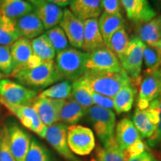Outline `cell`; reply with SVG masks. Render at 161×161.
<instances>
[{
  "label": "cell",
  "mask_w": 161,
  "mask_h": 161,
  "mask_svg": "<svg viewBox=\"0 0 161 161\" xmlns=\"http://www.w3.org/2000/svg\"><path fill=\"white\" fill-rule=\"evenodd\" d=\"M81 78L92 91L110 98H114L123 86L133 84L124 69L116 72L86 71Z\"/></svg>",
  "instance_id": "obj_1"
},
{
  "label": "cell",
  "mask_w": 161,
  "mask_h": 161,
  "mask_svg": "<svg viewBox=\"0 0 161 161\" xmlns=\"http://www.w3.org/2000/svg\"><path fill=\"white\" fill-rule=\"evenodd\" d=\"M18 83L27 87L46 88L64 79L54 60L43 62L35 67L17 72L11 75Z\"/></svg>",
  "instance_id": "obj_2"
},
{
  "label": "cell",
  "mask_w": 161,
  "mask_h": 161,
  "mask_svg": "<svg viewBox=\"0 0 161 161\" xmlns=\"http://www.w3.org/2000/svg\"><path fill=\"white\" fill-rule=\"evenodd\" d=\"M88 55L89 53L69 47L57 54L56 66L64 78L75 81L85 74Z\"/></svg>",
  "instance_id": "obj_3"
},
{
  "label": "cell",
  "mask_w": 161,
  "mask_h": 161,
  "mask_svg": "<svg viewBox=\"0 0 161 161\" xmlns=\"http://www.w3.org/2000/svg\"><path fill=\"white\" fill-rule=\"evenodd\" d=\"M85 115L103 146L115 140L116 115L112 110L93 105L86 110Z\"/></svg>",
  "instance_id": "obj_4"
},
{
  "label": "cell",
  "mask_w": 161,
  "mask_h": 161,
  "mask_svg": "<svg viewBox=\"0 0 161 161\" xmlns=\"http://www.w3.org/2000/svg\"><path fill=\"white\" fill-rule=\"evenodd\" d=\"M37 96V92L14 80H0V101L15 105H29Z\"/></svg>",
  "instance_id": "obj_5"
},
{
  "label": "cell",
  "mask_w": 161,
  "mask_h": 161,
  "mask_svg": "<svg viewBox=\"0 0 161 161\" xmlns=\"http://www.w3.org/2000/svg\"><path fill=\"white\" fill-rule=\"evenodd\" d=\"M144 47L145 43L140 38L137 37L130 38L125 55L121 62V65L128 74V77L133 83L136 82L137 86L141 79Z\"/></svg>",
  "instance_id": "obj_6"
},
{
  "label": "cell",
  "mask_w": 161,
  "mask_h": 161,
  "mask_svg": "<svg viewBox=\"0 0 161 161\" xmlns=\"http://www.w3.org/2000/svg\"><path fill=\"white\" fill-rule=\"evenodd\" d=\"M67 142L72 152L79 156L88 155L96 146L95 136L92 130L80 125L69 126Z\"/></svg>",
  "instance_id": "obj_7"
},
{
  "label": "cell",
  "mask_w": 161,
  "mask_h": 161,
  "mask_svg": "<svg viewBox=\"0 0 161 161\" xmlns=\"http://www.w3.org/2000/svg\"><path fill=\"white\" fill-rule=\"evenodd\" d=\"M139 95L136 108L144 110L153 101L161 96V67L141 76L139 82Z\"/></svg>",
  "instance_id": "obj_8"
},
{
  "label": "cell",
  "mask_w": 161,
  "mask_h": 161,
  "mask_svg": "<svg viewBox=\"0 0 161 161\" xmlns=\"http://www.w3.org/2000/svg\"><path fill=\"white\" fill-rule=\"evenodd\" d=\"M11 52L14 64V69L11 75L23 70L31 69L43 63L34 53L31 40L25 37L19 38L12 44Z\"/></svg>",
  "instance_id": "obj_9"
},
{
  "label": "cell",
  "mask_w": 161,
  "mask_h": 161,
  "mask_svg": "<svg viewBox=\"0 0 161 161\" xmlns=\"http://www.w3.org/2000/svg\"><path fill=\"white\" fill-rule=\"evenodd\" d=\"M86 69L90 72H116L124 69L115 55L104 46L89 53Z\"/></svg>",
  "instance_id": "obj_10"
},
{
  "label": "cell",
  "mask_w": 161,
  "mask_h": 161,
  "mask_svg": "<svg viewBox=\"0 0 161 161\" xmlns=\"http://www.w3.org/2000/svg\"><path fill=\"white\" fill-rule=\"evenodd\" d=\"M68 127L66 125L58 122L48 126L45 139L54 150L66 161H80L70 150L67 142Z\"/></svg>",
  "instance_id": "obj_11"
},
{
  "label": "cell",
  "mask_w": 161,
  "mask_h": 161,
  "mask_svg": "<svg viewBox=\"0 0 161 161\" xmlns=\"http://www.w3.org/2000/svg\"><path fill=\"white\" fill-rule=\"evenodd\" d=\"M0 103L5 106L16 117H17L24 127L31 130L40 137L45 139L47 127L42 122L37 114L31 106L15 105L6 103L3 101H0Z\"/></svg>",
  "instance_id": "obj_12"
},
{
  "label": "cell",
  "mask_w": 161,
  "mask_h": 161,
  "mask_svg": "<svg viewBox=\"0 0 161 161\" xmlns=\"http://www.w3.org/2000/svg\"><path fill=\"white\" fill-rule=\"evenodd\" d=\"M158 98L153 101L146 109L136 108L134 112L133 123L142 138H150L155 132L159 122Z\"/></svg>",
  "instance_id": "obj_13"
},
{
  "label": "cell",
  "mask_w": 161,
  "mask_h": 161,
  "mask_svg": "<svg viewBox=\"0 0 161 161\" xmlns=\"http://www.w3.org/2000/svg\"><path fill=\"white\" fill-rule=\"evenodd\" d=\"M10 149L16 161H25L31 145V136L15 123L5 125Z\"/></svg>",
  "instance_id": "obj_14"
},
{
  "label": "cell",
  "mask_w": 161,
  "mask_h": 161,
  "mask_svg": "<svg viewBox=\"0 0 161 161\" xmlns=\"http://www.w3.org/2000/svg\"><path fill=\"white\" fill-rule=\"evenodd\" d=\"M59 26L63 29L70 45L75 49H81L84 32V22L76 17L69 9L66 8L64 10L63 17Z\"/></svg>",
  "instance_id": "obj_15"
},
{
  "label": "cell",
  "mask_w": 161,
  "mask_h": 161,
  "mask_svg": "<svg viewBox=\"0 0 161 161\" xmlns=\"http://www.w3.org/2000/svg\"><path fill=\"white\" fill-rule=\"evenodd\" d=\"M64 100L52 99L37 96L31 107L46 127L59 122V113Z\"/></svg>",
  "instance_id": "obj_16"
},
{
  "label": "cell",
  "mask_w": 161,
  "mask_h": 161,
  "mask_svg": "<svg viewBox=\"0 0 161 161\" xmlns=\"http://www.w3.org/2000/svg\"><path fill=\"white\" fill-rule=\"evenodd\" d=\"M34 12L40 19L45 30H49L60 23L63 17L64 10L54 3L43 0H32Z\"/></svg>",
  "instance_id": "obj_17"
},
{
  "label": "cell",
  "mask_w": 161,
  "mask_h": 161,
  "mask_svg": "<svg viewBox=\"0 0 161 161\" xmlns=\"http://www.w3.org/2000/svg\"><path fill=\"white\" fill-rule=\"evenodd\" d=\"M128 19L136 23L150 21L157 16L148 0H120Z\"/></svg>",
  "instance_id": "obj_18"
},
{
  "label": "cell",
  "mask_w": 161,
  "mask_h": 161,
  "mask_svg": "<svg viewBox=\"0 0 161 161\" xmlns=\"http://www.w3.org/2000/svg\"><path fill=\"white\" fill-rule=\"evenodd\" d=\"M115 140L119 148L124 152L133 144L142 140V137L132 121L128 118H124L119 121L116 125Z\"/></svg>",
  "instance_id": "obj_19"
},
{
  "label": "cell",
  "mask_w": 161,
  "mask_h": 161,
  "mask_svg": "<svg viewBox=\"0 0 161 161\" xmlns=\"http://www.w3.org/2000/svg\"><path fill=\"white\" fill-rule=\"evenodd\" d=\"M69 10L83 22L97 19L103 12L102 0H71Z\"/></svg>",
  "instance_id": "obj_20"
},
{
  "label": "cell",
  "mask_w": 161,
  "mask_h": 161,
  "mask_svg": "<svg viewBox=\"0 0 161 161\" xmlns=\"http://www.w3.org/2000/svg\"><path fill=\"white\" fill-rule=\"evenodd\" d=\"M16 25L21 37L33 40L43 35L45 31L43 23L34 11L15 20Z\"/></svg>",
  "instance_id": "obj_21"
},
{
  "label": "cell",
  "mask_w": 161,
  "mask_h": 161,
  "mask_svg": "<svg viewBox=\"0 0 161 161\" xmlns=\"http://www.w3.org/2000/svg\"><path fill=\"white\" fill-rule=\"evenodd\" d=\"M84 32L81 49L86 53L106 46L98 28L97 19H90L84 21Z\"/></svg>",
  "instance_id": "obj_22"
},
{
  "label": "cell",
  "mask_w": 161,
  "mask_h": 161,
  "mask_svg": "<svg viewBox=\"0 0 161 161\" xmlns=\"http://www.w3.org/2000/svg\"><path fill=\"white\" fill-rule=\"evenodd\" d=\"M137 35L146 45L154 46L161 39V16H156L150 21L139 23Z\"/></svg>",
  "instance_id": "obj_23"
},
{
  "label": "cell",
  "mask_w": 161,
  "mask_h": 161,
  "mask_svg": "<svg viewBox=\"0 0 161 161\" xmlns=\"http://www.w3.org/2000/svg\"><path fill=\"white\" fill-rule=\"evenodd\" d=\"M34 11L27 0H0V14L16 20Z\"/></svg>",
  "instance_id": "obj_24"
},
{
  "label": "cell",
  "mask_w": 161,
  "mask_h": 161,
  "mask_svg": "<svg viewBox=\"0 0 161 161\" xmlns=\"http://www.w3.org/2000/svg\"><path fill=\"white\" fill-rule=\"evenodd\" d=\"M98 28L106 46L110 38L121 28L125 27V20L122 14H110L102 12L98 20Z\"/></svg>",
  "instance_id": "obj_25"
},
{
  "label": "cell",
  "mask_w": 161,
  "mask_h": 161,
  "mask_svg": "<svg viewBox=\"0 0 161 161\" xmlns=\"http://www.w3.org/2000/svg\"><path fill=\"white\" fill-rule=\"evenodd\" d=\"M85 113L86 109L74 100H64L59 113V122L66 125H76L85 116Z\"/></svg>",
  "instance_id": "obj_26"
},
{
  "label": "cell",
  "mask_w": 161,
  "mask_h": 161,
  "mask_svg": "<svg viewBox=\"0 0 161 161\" xmlns=\"http://www.w3.org/2000/svg\"><path fill=\"white\" fill-rule=\"evenodd\" d=\"M135 96L136 90L133 84L123 86L113 98L114 109L118 114L129 112L133 107Z\"/></svg>",
  "instance_id": "obj_27"
},
{
  "label": "cell",
  "mask_w": 161,
  "mask_h": 161,
  "mask_svg": "<svg viewBox=\"0 0 161 161\" xmlns=\"http://www.w3.org/2000/svg\"><path fill=\"white\" fill-rule=\"evenodd\" d=\"M129 42L130 40L125 28L122 27L111 36L107 47L115 55L121 63L125 55Z\"/></svg>",
  "instance_id": "obj_28"
},
{
  "label": "cell",
  "mask_w": 161,
  "mask_h": 161,
  "mask_svg": "<svg viewBox=\"0 0 161 161\" xmlns=\"http://www.w3.org/2000/svg\"><path fill=\"white\" fill-rule=\"evenodd\" d=\"M70 98L79 104L86 110L94 105L92 98V90L81 78L72 82Z\"/></svg>",
  "instance_id": "obj_29"
},
{
  "label": "cell",
  "mask_w": 161,
  "mask_h": 161,
  "mask_svg": "<svg viewBox=\"0 0 161 161\" xmlns=\"http://www.w3.org/2000/svg\"><path fill=\"white\" fill-rule=\"evenodd\" d=\"M31 43L34 53L41 62H49L55 59V50L44 34L31 40Z\"/></svg>",
  "instance_id": "obj_30"
},
{
  "label": "cell",
  "mask_w": 161,
  "mask_h": 161,
  "mask_svg": "<svg viewBox=\"0 0 161 161\" xmlns=\"http://www.w3.org/2000/svg\"><path fill=\"white\" fill-rule=\"evenodd\" d=\"M20 37L15 20L0 14V45L11 46Z\"/></svg>",
  "instance_id": "obj_31"
},
{
  "label": "cell",
  "mask_w": 161,
  "mask_h": 161,
  "mask_svg": "<svg viewBox=\"0 0 161 161\" xmlns=\"http://www.w3.org/2000/svg\"><path fill=\"white\" fill-rule=\"evenodd\" d=\"M25 161H60L51 150L45 145L36 140L31 139L29 151Z\"/></svg>",
  "instance_id": "obj_32"
},
{
  "label": "cell",
  "mask_w": 161,
  "mask_h": 161,
  "mask_svg": "<svg viewBox=\"0 0 161 161\" xmlns=\"http://www.w3.org/2000/svg\"><path fill=\"white\" fill-rule=\"evenodd\" d=\"M72 92V81L65 80L50 86L43 90L38 96L57 100H66L70 98Z\"/></svg>",
  "instance_id": "obj_33"
},
{
  "label": "cell",
  "mask_w": 161,
  "mask_h": 161,
  "mask_svg": "<svg viewBox=\"0 0 161 161\" xmlns=\"http://www.w3.org/2000/svg\"><path fill=\"white\" fill-rule=\"evenodd\" d=\"M94 161H125L122 151L119 148L116 140H113L103 148H99L96 153Z\"/></svg>",
  "instance_id": "obj_34"
},
{
  "label": "cell",
  "mask_w": 161,
  "mask_h": 161,
  "mask_svg": "<svg viewBox=\"0 0 161 161\" xmlns=\"http://www.w3.org/2000/svg\"><path fill=\"white\" fill-rule=\"evenodd\" d=\"M55 50L56 54L60 53L69 48V42L67 37L59 25H56L49 30H46L44 34Z\"/></svg>",
  "instance_id": "obj_35"
},
{
  "label": "cell",
  "mask_w": 161,
  "mask_h": 161,
  "mask_svg": "<svg viewBox=\"0 0 161 161\" xmlns=\"http://www.w3.org/2000/svg\"><path fill=\"white\" fill-rule=\"evenodd\" d=\"M143 62L146 66L145 73H150L161 67V56L155 46L145 44Z\"/></svg>",
  "instance_id": "obj_36"
},
{
  "label": "cell",
  "mask_w": 161,
  "mask_h": 161,
  "mask_svg": "<svg viewBox=\"0 0 161 161\" xmlns=\"http://www.w3.org/2000/svg\"><path fill=\"white\" fill-rule=\"evenodd\" d=\"M14 69L11 46L0 45V72L3 75L11 76Z\"/></svg>",
  "instance_id": "obj_37"
},
{
  "label": "cell",
  "mask_w": 161,
  "mask_h": 161,
  "mask_svg": "<svg viewBox=\"0 0 161 161\" xmlns=\"http://www.w3.org/2000/svg\"><path fill=\"white\" fill-rule=\"evenodd\" d=\"M0 161H16L10 149L5 125L0 128Z\"/></svg>",
  "instance_id": "obj_38"
},
{
  "label": "cell",
  "mask_w": 161,
  "mask_h": 161,
  "mask_svg": "<svg viewBox=\"0 0 161 161\" xmlns=\"http://www.w3.org/2000/svg\"><path fill=\"white\" fill-rule=\"evenodd\" d=\"M159 122L155 132L150 138L147 139V144L148 146L155 149L161 150V96L158 97Z\"/></svg>",
  "instance_id": "obj_39"
},
{
  "label": "cell",
  "mask_w": 161,
  "mask_h": 161,
  "mask_svg": "<svg viewBox=\"0 0 161 161\" xmlns=\"http://www.w3.org/2000/svg\"><path fill=\"white\" fill-rule=\"evenodd\" d=\"M92 98L94 105L104 108V109L112 110L114 108V99L113 98L101 95L99 93L93 92L92 90Z\"/></svg>",
  "instance_id": "obj_40"
},
{
  "label": "cell",
  "mask_w": 161,
  "mask_h": 161,
  "mask_svg": "<svg viewBox=\"0 0 161 161\" xmlns=\"http://www.w3.org/2000/svg\"><path fill=\"white\" fill-rule=\"evenodd\" d=\"M104 12L110 14H122V5L120 0H102Z\"/></svg>",
  "instance_id": "obj_41"
},
{
  "label": "cell",
  "mask_w": 161,
  "mask_h": 161,
  "mask_svg": "<svg viewBox=\"0 0 161 161\" xmlns=\"http://www.w3.org/2000/svg\"><path fill=\"white\" fill-rule=\"evenodd\" d=\"M147 149L146 148V144L143 141L140 140L138 142H136V143L133 144L131 146H130L128 149L124 151L123 154L125 157V160L128 159L129 158H131V157L136 156L138 154H140L141 153L145 152Z\"/></svg>",
  "instance_id": "obj_42"
},
{
  "label": "cell",
  "mask_w": 161,
  "mask_h": 161,
  "mask_svg": "<svg viewBox=\"0 0 161 161\" xmlns=\"http://www.w3.org/2000/svg\"><path fill=\"white\" fill-rule=\"evenodd\" d=\"M126 161H159L158 159L152 154L150 151L146 149L136 156L131 157L127 159Z\"/></svg>",
  "instance_id": "obj_43"
},
{
  "label": "cell",
  "mask_w": 161,
  "mask_h": 161,
  "mask_svg": "<svg viewBox=\"0 0 161 161\" xmlns=\"http://www.w3.org/2000/svg\"><path fill=\"white\" fill-rule=\"evenodd\" d=\"M154 46H155L157 49H158V50L159 52H160V56H161V39L159 40V41L156 43V45Z\"/></svg>",
  "instance_id": "obj_44"
},
{
  "label": "cell",
  "mask_w": 161,
  "mask_h": 161,
  "mask_svg": "<svg viewBox=\"0 0 161 161\" xmlns=\"http://www.w3.org/2000/svg\"><path fill=\"white\" fill-rule=\"evenodd\" d=\"M154 2L158 5H161V0H154Z\"/></svg>",
  "instance_id": "obj_45"
},
{
  "label": "cell",
  "mask_w": 161,
  "mask_h": 161,
  "mask_svg": "<svg viewBox=\"0 0 161 161\" xmlns=\"http://www.w3.org/2000/svg\"><path fill=\"white\" fill-rule=\"evenodd\" d=\"M3 75L1 73V72H0V80L3 79Z\"/></svg>",
  "instance_id": "obj_46"
},
{
  "label": "cell",
  "mask_w": 161,
  "mask_h": 161,
  "mask_svg": "<svg viewBox=\"0 0 161 161\" xmlns=\"http://www.w3.org/2000/svg\"><path fill=\"white\" fill-rule=\"evenodd\" d=\"M92 161H94V160H92Z\"/></svg>",
  "instance_id": "obj_47"
}]
</instances>
